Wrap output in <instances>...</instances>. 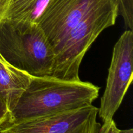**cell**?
I'll return each mask as SVG.
<instances>
[{
    "instance_id": "obj_3",
    "label": "cell",
    "mask_w": 133,
    "mask_h": 133,
    "mask_svg": "<svg viewBox=\"0 0 133 133\" xmlns=\"http://www.w3.org/2000/svg\"><path fill=\"white\" fill-rule=\"evenodd\" d=\"M118 14L115 0H105L92 9L55 49L51 76L62 80H81L79 67L84 55L104 29L114 25Z\"/></svg>"
},
{
    "instance_id": "obj_4",
    "label": "cell",
    "mask_w": 133,
    "mask_h": 133,
    "mask_svg": "<svg viewBox=\"0 0 133 133\" xmlns=\"http://www.w3.org/2000/svg\"><path fill=\"white\" fill-rule=\"evenodd\" d=\"M133 79V32L125 31L114 45L106 88L98 114L103 122L113 119Z\"/></svg>"
},
{
    "instance_id": "obj_14",
    "label": "cell",
    "mask_w": 133,
    "mask_h": 133,
    "mask_svg": "<svg viewBox=\"0 0 133 133\" xmlns=\"http://www.w3.org/2000/svg\"><path fill=\"white\" fill-rule=\"evenodd\" d=\"M0 133H1V132H0Z\"/></svg>"
},
{
    "instance_id": "obj_6",
    "label": "cell",
    "mask_w": 133,
    "mask_h": 133,
    "mask_svg": "<svg viewBox=\"0 0 133 133\" xmlns=\"http://www.w3.org/2000/svg\"><path fill=\"white\" fill-rule=\"evenodd\" d=\"M105 0H49L38 20L55 51L68 34L92 9Z\"/></svg>"
},
{
    "instance_id": "obj_13",
    "label": "cell",
    "mask_w": 133,
    "mask_h": 133,
    "mask_svg": "<svg viewBox=\"0 0 133 133\" xmlns=\"http://www.w3.org/2000/svg\"><path fill=\"white\" fill-rule=\"evenodd\" d=\"M121 133H133V129H130L123 130V131H121Z\"/></svg>"
},
{
    "instance_id": "obj_10",
    "label": "cell",
    "mask_w": 133,
    "mask_h": 133,
    "mask_svg": "<svg viewBox=\"0 0 133 133\" xmlns=\"http://www.w3.org/2000/svg\"><path fill=\"white\" fill-rule=\"evenodd\" d=\"M122 130L119 129L113 119L109 122H103L102 126H100L97 133H121Z\"/></svg>"
},
{
    "instance_id": "obj_2",
    "label": "cell",
    "mask_w": 133,
    "mask_h": 133,
    "mask_svg": "<svg viewBox=\"0 0 133 133\" xmlns=\"http://www.w3.org/2000/svg\"><path fill=\"white\" fill-rule=\"evenodd\" d=\"M0 55L16 68L31 76H51L55 52L37 23L3 18Z\"/></svg>"
},
{
    "instance_id": "obj_7",
    "label": "cell",
    "mask_w": 133,
    "mask_h": 133,
    "mask_svg": "<svg viewBox=\"0 0 133 133\" xmlns=\"http://www.w3.org/2000/svg\"><path fill=\"white\" fill-rule=\"evenodd\" d=\"M30 78L31 75L12 66L0 55V97L9 112L29 85Z\"/></svg>"
},
{
    "instance_id": "obj_8",
    "label": "cell",
    "mask_w": 133,
    "mask_h": 133,
    "mask_svg": "<svg viewBox=\"0 0 133 133\" xmlns=\"http://www.w3.org/2000/svg\"><path fill=\"white\" fill-rule=\"evenodd\" d=\"M49 0H7L3 18L37 23Z\"/></svg>"
},
{
    "instance_id": "obj_5",
    "label": "cell",
    "mask_w": 133,
    "mask_h": 133,
    "mask_svg": "<svg viewBox=\"0 0 133 133\" xmlns=\"http://www.w3.org/2000/svg\"><path fill=\"white\" fill-rule=\"evenodd\" d=\"M98 108L90 105L79 109L0 125L1 133H97Z\"/></svg>"
},
{
    "instance_id": "obj_11",
    "label": "cell",
    "mask_w": 133,
    "mask_h": 133,
    "mask_svg": "<svg viewBox=\"0 0 133 133\" xmlns=\"http://www.w3.org/2000/svg\"><path fill=\"white\" fill-rule=\"evenodd\" d=\"M9 110L5 101L0 97V125L9 118Z\"/></svg>"
},
{
    "instance_id": "obj_1",
    "label": "cell",
    "mask_w": 133,
    "mask_h": 133,
    "mask_svg": "<svg viewBox=\"0 0 133 133\" xmlns=\"http://www.w3.org/2000/svg\"><path fill=\"white\" fill-rule=\"evenodd\" d=\"M99 88L88 82L31 76L6 122L13 123L92 105Z\"/></svg>"
},
{
    "instance_id": "obj_9",
    "label": "cell",
    "mask_w": 133,
    "mask_h": 133,
    "mask_svg": "<svg viewBox=\"0 0 133 133\" xmlns=\"http://www.w3.org/2000/svg\"><path fill=\"white\" fill-rule=\"evenodd\" d=\"M118 9V14L124 19L126 27L133 30V0H115Z\"/></svg>"
},
{
    "instance_id": "obj_12",
    "label": "cell",
    "mask_w": 133,
    "mask_h": 133,
    "mask_svg": "<svg viewBox=\"0 0 133 133\" xmlns=\"http://www.w3.org/2000/svg\"><path fill=\"white\" fill-rule=\"evenodd\" d=\"M7 0H0V21L3 19L4 12H5V9Z\"/></svg>"
}]
</instances>
